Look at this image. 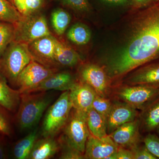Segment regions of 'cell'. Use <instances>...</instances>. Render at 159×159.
Masks as SVG:
<instances>
[{"label":"cell","instance_id":"obj_1","mask_svg":"<svg viewBox=\"0 0 159 159\" xmlns=\"http://www.w3.org/2000/svg\"><path fill=\"white\" fill-rule=\"evenodd\" d=\"M128 29L122 45L102 60L109 80L159 61V0L139 9Z\"/></svg>","mask_w":159,"mask_h":159},{"label":"cell","instance_id":"obj_2","mask_svg":"<svg viewBox=\"0 0 159 159\" xmlns=\"http://www.w3.org/2000/svg\"><path fill=\"white\" fill-rule=\"evenodd\" d=\"M53 98V94L48 91L21 93L16 117V122L20 129L25 130L35 128Z\"/></svg>","mask_w":159,"mask_h":159},{"label":"cell","instance_id":"obj_3","mask_svg":"<svg viewBox=\"0 0 159 159\" xmlns=\"http://www.w3.org/2000/svg\"><path fill=\"white\" fill-rule=\"evenodd\" d=\"M32 60L28 44L13 41L0 59V71L12 85L16 86L19 75Z\"/></svg>","mask_w":159,"mask_h":159},{"label":"cell","instance_id":"obj_4","mask_svg":"<svg viewBox=\"0 0 159 159\" xmlns=\"http://www.w3.org/2000/svg\"><path fill=\"white\" fill-rule=\"evenodd\" d=\"M73 108L70 91L63 92L49 107L43 120L41 134L43 137H55L62 130Z\"/></svg>","mask_w":159,"mask_h":159},{"label":"cell","instance_id":"obj_5","mask_svg":"<svg viewBox=\"0 0 159 159\" xmlns=\"http://www.w3.org/2000/svg\"><path fill=\"white\" fill-rule=\"evenodd\" d=\"M13 41L29 44L35 40L51 35L46 18L42 14H29L14 24Z\"/></svg>","mask_w":159,"mask_h":159},{"label":"cell","instance_id":"obj_6","mask_svg":"<svg viewBox=\"0 0 159 159\" xmlns=\"http://www.w3.org/2000/svg\"><path fill=\"white\" fill-rule=\"evenodd\" d=\"M62 130L63 135L68 142L77 150L84 153L86 142L90 134L86 115L72 108Z\"/></svg>","mask_w":159,"mask_h":159},{"label":"cell","instance_id":"obj_7","mask_svg":"<svg viewBox=\"0 0 159 159\" xmlns=\"http://www.w3.org/2000/svg\"><path fill=\"white\" fill-rule=\"evenodd\" d=\"M116 95L122 101L142 111L159 97V88L146 85L126 86L119 89Z\"/></svg>","mask_w":159,"mask_h":159},{"label":"cell","instance_id":"obj_8","mask_svg":"<svg viewBox=\"0 0 159 159\" xmlns=\"http://www.w3.org/2000/svg\"><path fill=\"white\" fill-rule=\"evenodd\" d=\"M57 71V68L48 67L32 60L19 75L16 86L20 94L27 93Z\"/></svg>","mask_w":159,"mask_h":159},{"label":"cell","instance_id":"obj_9","mask_svg":"<svg viewBox=\"0 0 159 159\" xmlns=\"http://www.w3.org/2000/svg\"><path fill=\"white\" fill-rule=\"evenodd\" d=\"M80 81L90 86L97 95L106 97L110 80L102 67L93 64L86 65L80 70Z\"/></svg>","mask_w":159,"mask_h":159},{"label":"cell","instance_id":"obj_10","mask_svg":"<svg viewBox=\"0 0 159 159\" xmlns=\"http://www.w3.org/2000/svg\"><path fill=\"white\" fill-rule=\"evenodd\" d=\"M56 39L52 35L35 40L29 44L33 60L48 67L57 68L58 64L54 59ZM29 45V44H28Z\"/></svg>","mask_w":159,"mask_h":159},{"label":"cell","instance_id":"obj_11","mask_svg":"<svg viewBox=\"0 0 159 159\" xmlns=\"http://www.w3.org/2000/svg\"><path fill=\"white\" fill-rule=\"evenodd\" d=\"M136 109L123 101L112 102L111 107L106 119L107 134L112 133L121 125L137 119Z\"/></svg>","mask_w":159,"mask_h":159},{"label":"cell","instance_id":"obj_12","mask_svg":"<svg viewBox=\"0 0 159 159\" xmlns=\"http://www.w3.org/2000/svg\"><path fill=\"white\" fill-rule=\"evenodd\" d=\"M140 120L137 118L118 127L108 135L119 147L131 149L140 144Z\"/></svg>","mask_w":159,"mask_h":159},{"label":"cell","instance_id":"obj_13","mask_svg":"<svg viewBox=\"0 0 159 159\" xmlns=\"http://www.w3.org/2000/svg\"><path fill=\"white\" fill-rule=\"evenodd\" d=\"M119 147L108 135L98 138L90 134L86 142L84 159H108Z\"/></svg>","mask_w":159,"mask_h":159},{"label":"cell","instance_id":"obj_14","mask_svg":"<svg viewBox=\"0 0 159 159\" xmlns=\"http://www.w3.org/2000/svg\"><path fill=\"white\" fill-rule=\"evenodd\" d=\"M97 93L88 84L80 81L75 83L70 90V97L73 108L86 115L92 108Z\"/></svg>","mask_w":159,"mask_h":159},{"label":"cell","instance_id":"obj_15","mask_svg":"<svg viewBox=\"0 0 159 159\" xmlns=\"http://www.w3.org/2000/svg\"><path fill=\"white\" fill-rule=\"evenodd\" d=\"M129 85H146L159 88V61L136 69L125 79Z\"/></svg>","mask_w":159,"mask_h":159},{"label":"cell","instance_id":"obj_16","mask_svg":"<svg viewBox=\"0 0 159 159\" xmlns=\"http://www.w3.org/2000/svg\"><path fill=\"white\" fill-rule=\"evenodd\" d=\"M77 81L73 75L67 72H56L46 78L28 93L47 92L50 90L70 91Z\"/></svg>","mask_w":159,"mask_h":159},{"label":"cell","instance_id":"obj_17","mask_svg":"<svg viewBox=\"0 0 159 159\" xmlns=\"http://www.w3.org/2000/svg\"><path fill=\"white\" fill-rule=\"evenodd\" d=\"M59 145L54 137H43L37 139L29 155V159H48L59 151Z\"/></svg>","mask_w":159,"mask_h":159},{"label":"cell","instance_id":"obj_18","mask_svg":"<svg viewBox=\"0 0 159 159\" xmlns=\"http://www.w3.org/2000/svg\"><path fill=\"white\" fill-rule=\"evenodd\" d=\"M139 119L143 131L149 133L157 130L159 125V97L142 111Z\"/></svg>","mask_w":159,"mask_h":159},{"label":"cell","instance_id":"obj_19","mask_svg":"<svg viewBox=\"0 0 159 159\" xmlns=\"http://www.w3.org/2000/svg\"><path fill=\"white\" fill-rule=\"evenodd\" d=\"M6 79L0 75V105L8 111L15 112L19 105L20 93L18 89L10 88Z\"/></svg>","mask_w":159,"mask_h":159},{"label":"cell","instance_id":"obj_20","mask_svg":"<svg viewBox=\"0 0 159 159\" xmlns=\"http://www.w3.org/2000/svg\"><path fill=\"white\" fill-rule=\"evenodd\" d=\"M39 129L35 127L25 138L15 144L12 149L13 158L16 159H29L34 143L38 138Z\"/></svg>","mask_w":159,"mask_h":159},{"label":"cell","instance_id":"obj_21","mask_svg":"<svg viewBox=\"0 0 159 159\" xmlns=\"http://www.w3.org/2000/svg\"><path fill=\"white\" fill-rule=\"evenodd\" d=\"M54 59L58 65L64 66H74L79 62V55L70 47L56 39Z\"/></svg>","mask_w":159,"mask_h":159},{"label":"cell","instance_id":"obj_22","mask_svg":"<svg viewBox=\"0 0 159 159\" xmlns=\"http://www.w3.org/2000/svg\"><path fill=\"white\" fill-rule=\"evenodd\" d=\"M87 124L90 134L97 138H103L108 135L106 119L102 115L93 108L86 115Z\"/></svg>","mask_w":159,"mask_h":159},{"label":"cell","instance_id":"obj_23","mask_svg":"<svg viewBox=\"0 0 159 159\" xmlns=\"http://www.w3.org/2000/svg\"><path fill=\"white\" fill-rule=\"evenodd\" d=\"M68 38L78 45H83L89 41L91 37L88 27L82 23H77L70 29L67 32Z\"/></svg>","mask_w":159,"mask_h":159},{"label":"cell","instance_id":"obj_24","mask_svg":"<svg viewBox=\"0 0 159 159\" xmlns=\"http://www.w3.org/2000/svg\"><path fill=\"white\" fill-rule=\"evenodd\" d=\"M23 17V15L9 0H0V21L14 24Z\"/></svg>","mask_w":159,"mask_h":159},{"label":"cell","instance_id":"obj_25","mask_svg":"<svg viewBox=\"0 0 159 159\" xmlns=\"http://www.w3.org/2000/svg\"><path fill=\"white\" fill-rule=\"evenodd\" d=\"M51 23L55 33L58 35H62L70 22V14L61 9H55L51 14Z\"/></svg>","mask_w":159,"mask_h":159},{"label":"cell","instance_id":"obj_26","mask_svg":"<svg viewBox=\"0 0 159 159\" xmlns=\"http://www.w3.org/2000/svg\"><path fill=\"white\" fill-rule=\"evenodd\" d=\"M14 24L0 21V57L14 38Z\"/></svg>","mask_w":159,"mask_h":159},{"label":"cell","instance_id":"obj_27","mask_svg":"<svg viewBox=\"0 0 159 159\" xmlns=\"http://www.w3.org/2000/svg\"><path fill=\"white\" fill-rule=\"evenodd\" d=\"M59 145L60 155L61 159H83L84 154L74 148L68 142L63 135H61L57 139Z\"/></svg>","mask_w":159,"mask_h":159},{"label":"cell","instance_id":"obj_28","mask_svg":"<svg viewBox=\"0 0 159 159\" xmlns=\"http://www.w3.org/2000/svg\"><path fill=\"white\" fill-rule=\"evenodd\" d=\"M8 112L0 105V135L4 137H11L13 134V129Z\"/></svg>","mask_w":159,"mask_h":159},{"label":"cell","instance_id":"obj_29","mask_svg":"<svg viewBox=\"0 0 159 159\" xmlns=\"http://www.w3.org/2000/svg\"><path fill=\"white\" fill-rule=\"evenodd\" d=\"M111 105L112 102L109 99L97 94L92 104V108L102 115L106 119L110 111Z\"/></svg>","mask_w":159,"mask_h":159},{"label":"cell","instance_id":"obj_30","mask_svg":"<svg viewBox=\"0 0 159 159\" xmlns=\"http://www.w3.org/2000/svg\"><path fill=\"white\" fill-rule=\"evenodd\" d=\"M143 142L148 150L159 159V137L149 133L143 139Z\"/></svg>","mask_w":159,"mask_h":159},{"label":"cell","instance_id":"obj_31","mask_svg":"<svg viewBox=\"0 0 159 159\" xmlns=\"http://www.w3.org/2000/svg\"><path fill=\"white\" fill-rule=\"evenodd\" d=\"M133 154L134 159H158L144 145L139 144L130 149Z\"/></svg>","mask_w":159,"mask_h":159},{"label":"cell","instance_id":"obj_32","mask_svg":"<svg viewBox=\"0 0 159 159\" xmlns=\"http://www.w3.org/2000/svg\"><path fill=\"white\" fill-rule=\"evenodd\" d=\"M63 2L72 9L80 11H88L90 8L88 0H62Z\"/></svg>","mask_w":159,"mask_h":159},{"label":"cell","instance_id":"obj_33","mask_svg":"<svg viewBox=\"0 0 159 159\" xmlns=\"http://www.w3.org/2000/svg\"><path fill=\"white\" fill-rule=\"evenodd\" d=\"M41 5V0H25L23 16L31 14L39 8Z\"/></svg>","mask_w":159,"mask_h":159},{"label":"cell","instance_id":"obj_34","mask_svg":"<svg viewBox=\"0 0 159 159\" xmlns=\"http://www.w3.org/2000/svg\"><path fill=\"white\" fill-rule=\"evenodd\" d=\"M108 159H134L133 154L130 149L119 147L117 151Z\"/></svg>","mask_w":159,"mask_h":159},{"label":"cell","instance_id":"obj_35","mask_svg":"<svg viewBox=\"0 0 159 159\" xmlns=\"http://www.w3.org/2000/svg\"><path fill=\"white\" fill-rule=\"evenodd\" d=\"M157 0H132L131 5L134 9H139L148 6Z\"/></svg>","mask_w":159,"mask_h":159},{"label":"cell","instance_id":"obj_36","mask_svg":"<svg viewBox=\"0 0 159 159\" xmlns=\"http://www.w3.org/2000/svg\"><path fill=\"white\" fill-rule=\"evenodd\" d=\"M4 136H0V159L8 158V152L7 146L4 139Z\"/></svg>","mask_w":159,"mask_h":159},{"label":"cell","instance_id":"obj_37","mask_svg":"<svg viewBox=\"0 0 159 159\" xmlns=\"http://www.w3.org/2000/svg\"><path fill=\"white\" fill-rule=\"evenodd\" d=\"M103 2L115 6H125L131 4L130 0H100Z\"/></svg>","mask_w":159,"mask_h":159},{"label":"cell","instance_id":"obj_38","mask_svg":"<svg viewBox=\"0 0 159 159\" xmlns=\"http://www.w3.org/2000/svg\"><path fill=\"white\" fill-rule=\"evenodd\" d=\"M25 0H14V4L18 11L23 14L24 10Z\"/></svg>","mask_w":159,"mask_h":159},{"label":"cell","instance_id":"obj_39","mask_svg":"<svg viewBox=\"0 0 159 159\" xmlns=\"http://www.w3.org/2000/svg\"><path fill=\"white\" fill-rule=\"evenodd\" d=\"M156 131H157V132L158 134L159 137V125L158 127V128H157Z\"/></svg>","mask_w":159,"mask_h":159},{"label":"cell","instance_id":"obj_40","mask_svg":"<svg viewBox=\"0 0 159 159\" xmlns=\"http://www.w3.org/2000/svg\"><path fill=\"white\" fill-rule=\"evenodd\" d=\"M9 2H11L12 4H14V0H9Z\"/></svg>","mask_w":159,"mask_h":159}]
</instances>
